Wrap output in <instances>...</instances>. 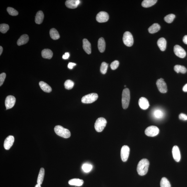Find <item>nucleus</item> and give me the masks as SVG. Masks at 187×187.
<instances>
[{"label": "nucleus", "instance_id": "nucleus-9", "mask_svg": "<svg viewBox=\"0 0 187 187\" xmlns=\"http://www.w3.org/2000/svg\"><path fill=\"white\" fill-rule=\"evenodd\" d=\"M129 147L125 145L122 147L121 150V156L122 160L124 162L127 161L130 154Z\"/></svg>", "mask_w": 187, "mask_h": 187}, {"label": "nucleus", "instance_id": "nucleus-6", "mask_svg": "<svg viewBox=\"0 0 187 187\" xmlns=\"http://www.w3.org/2000/svg\"><path fill=\"white\" fill-rule=\"evenodd\" d=\"M123 40L124 43L127 47H131L134 44V41L132 35L129 32L127 31L124 33Z\"/></svg>", "mask_w": 187, "mask_h": 187}, {"label": "nucleus", "instance_id": "nucleus-12", "mask_svg": "<svg viewBox=\"0 0 187 187\" xmlns=\"http://www.w3.org/2000/svg\"><path fill=\"white\" fill-rule=\"evenodd\" d=\"M96 19L99 22H107L109 19V14L106 12H100L97 15Z\"/></svg>", "mask_w": 187, "mask_h": 187}, {"label": "nucleus", "instance_id": "nucleus-5", "mask_svg": "<svg viewBox=\"0 0 187 187\" xmlns=\"http://www.w3.org/2000/svg\"><path fill=\"white\" fill-rule=\"evenodd\" d=\"M98 95L97 94L92 93L83 96L81 99V102L85 104L92 103L97 100Z\"/></svg>", "mask_w": 187, "mask_h": 187}, {"label": "nucleus", "instance_id": "nucleus-13", "mask_svg": "<svg viewBox=\"0 0 187 187\" xmlns=\"http://www.w3.org/2000/svg\"><path fill=\"white\" fill-rule=\"evenodd\" d=\"M14 141V137L12 136H9L7 137L4 141V146L6 150L10 149L13 146Z\"/></svg>", "mask_w": 187, "mask_h": 187}, {"label": "nucleus", "instance_id": "nucleus-46", "mask_svg": "<svg viewBox=\"0 0 187 187\" xmlns=\"http://www.w3.org/2000/svg\"><path fill=\"white\" fill-rule=\"evenodd\" d=\"M35 187H41V185H40L39 184H37L36 185V186H35Z\"/></svg>", "mask_w": 187, "mask_h": 187}, {"label": "nucleus", "instance_id": "nucleus-34", "mask_svg": "<svg viewBox=\"0 0 187 187\" xmlns=\"http://www.w3.org/2000/svg\"><path fill=\"white\" fill-rule=\"evenodd\" d=\"M108 67V64L105 62H103L101 64L100 67V71L103 74H105L106 73L107 71Z\"/></svg>", "mask_w": 187, "mask_h": 187}, {"label": "nucleus", "instance_id": "nucleus-18", "mask_svg": "<svg viewBox=\"0 0 187 187\" xmlns=\"http://www.w3.org/2000/svg\"><path fill=\"white\" fill-rule=\"evenodd\" d=\"M83 48L85 52L88 54L91 53V44L87 39L85 38L83 40Z\"/></svg>", "mask_w": 187, "mask_h": 187}, {"label": "nucleus", "instance_id": "nucleus-26", "mask_svg": "<svg viewBox=\"0 0 187 187\" xmlns=\"http://www.w3.org/2000/svg\"><path fill=\"white\" fill-rule=\"evenodd\" d=\"M160 28V26L159 24L154 23L149 27L148 30L150 33L154 34L159 31Z\"/></svg>", "mask_w": 187, "mask_h": 187}, {"label": "nucleus", "instance_id": "nucleus-28", "mask_svg": "<svg viewBox=\"0 0 187 187\" xmlns=\"http://www.w3.org/2000/svg\"><path fill=\"white\" fill-rule=\"evenodd\" d=\"M51 37L54 40H57L60 38V35L58 32L54 28H52L50 31Z\"/></svg>", "mask_w": 187, "mask_h": 187}, {"label": "nucleus", "instance_id": "nucleus-41", "mask_svg": "<svg viewBox=\"0 0 187 187\" xmlns=\"http://www.w3.org/2000/svg\"><path fill=\"white\" fill-rule=\"evenodd\" d=\"M76 63H75L69 62L68 65V67L69 69H73V67L76 66Z\"/></svg>", "mask_w": 187, "mask_h": 187}, {"label": "nucleus", "instance_id": "nucleus-2", "mask_svg": "<svg viewBox=\"0 0 187 187\" xmlns=\"http://www.w3.org/2000/svg\"><path fill=\"white\" fill-rule=\"evenodd\" d=\"M130 99V92L129 89L125 88L123 90L122 94V106L124 109H126L128 108Z\"/></svg>", "mask_w": 187, "mask_h": 187}, {"label": "nucleus", "instance_id": "nucleus-3", "mask_svg": "<svg viewBox=\"0 0 187 187\" xmlns=\"http://www.w3.org/2000/svg\"><path fill=\"white\" fill-rule=\"evenodd\" d=\"M54 130L56 134L64 138H69L71 136L70 131L67 129L64 128L61 125L56 126L55 127Z\"/></svg>", "mask_w": 187, "mask_h": 187}, {"label": "nucleus", "instance_id": "nucleus-35", "mask_svg": "<svg viewBox=\"0 0 187 187\" xmlns=\"http://www.w3.org/2000/svg\"><path fill=\"white\" fill-rule=\"evenodd\" d=\"M93 168L91 164H84L82 165V170L85 172L88 173L91 171Z\"/></svg>", "mask_w": 187, "mask_h": 187}, {"label": "nucleus", "instance_id": "nucleus-1", "mask_svg": "<svg viewBox=\"0 0 187 187\" xmlns=\"http://www.w3.org/2000/svg\"><path fill=\"white\" fill-rule=\"evenodd\" d=\"M149 166V160L147 159H141L139 162L137 167V171L138 174L144 176L148 172Z\"/></svg>", "mask_w": 187, "mask_h": 187}, {"label": "nucleus", "instance_id": "nucleus-43", "mask_svg": "<svg viewBox=\"0 0 187 187\" xmlns=\"http://www.w3.org/2000/svg\"><path fill=\"white\" fill-rule=\"evenodd\" d=\"M183 41V42L185 44L187 45V35H186V36H184Z\"/></svg>", "mask_w": 187, "mask_h": 187}, {"label": "nucleus", "instance_id": "nucleus-4", "mask_svg": "<svg viewBox=\"0 0 187 187\" xmlns=\"http://www.w3.org/2000/svg\"><path fill=\"white\" fill-rule=\"evenodd\" d=\"M107 121L103 117H100L96 121L94 127L97 132H101L103 131L106 125Z\"/></svg>", "mask_w": 187, "mask_h": 187}, {"label": "nucleus", "instance_id": "nucleus-27", "mask_svg": "<svg viewBox=\"0 0 187 187\" xmlns=\"http://www.w3.org/2000/svg\"><path fill=\"white\" fill-rule=\"evenodd\" d=\"M45 170L43 168H41L40 170L39 173L38 174V178L37 179V184L41 185L42 184L43 181L44 176H45Z\"/></svg>", "mask_w": 187, "mask_h": 187}, {"label": "nucleus", "instance_id": "nucleus-11", "mask_svg": "<svg viewBox=\"0 0 187 187\" xmlns=\"http://www.w3.org/2000/svg\"><path fill=\"white\" fill-rule=\"evenodd\" d=\"M16 102V99L14 96L12 95L8 96L7 97L5 101V105L6 110L12 108Z\"/></svg>", "mask_w": 187, "mask_h": 187}, {"label": "nucleus", "instance_id": "nucleus-14", "mask_svg": "<svg viewBox=\"0 0 187 187\" xmlns=\"http://www.w3.org/2000/svg\"><path fill=\"white\" fill-rule=\"evenodd\" d=\"M172 154L174 159L176 162H179L181 160V154L178 146H175L172 149Z\"/></svg>", "mask_w": 187, "mask_h": 187}, {"label": "nucleus", "instance_id": "nucleus-23", "mask_svg": "<svg viewBox=\"0 0 187 187\" xmlns=\"http://www.w3.org/2000/svg\"><path fill=\"white\" fill-rule=\"evenodd\" d=\"M39 85L42 90L46 93H50L52 91L51 87L44 81H41L39 82Z\"/></svg>", "mask_w": 187, "mask_h": 187}, {"label": "nucleus", "instance_id": "nucleus-29", "mask_svg": "<svg viewBox=\"0 0 187 187\" xmlns=\"http://www.w3.org/2000/svg\"><path fill=\"white\" fill-rule=\"evenodd\" d=\"M174 70L178 73L181 72V73H185L187 71V69L185 67L180 65H176L175 66Z\"/></svg>", "mask_w": 187, "mask_h": 187}, {"label": "nucleus", "instance_id": "nucleus-37", "mask_svg": "<svg viewBox=\"0 0 187 187\" xmlns=\"http://www.w3.org/2000/svg\"><path fill=\"white\" fill-rule=\"evenodd\" d=\"M7 10V11L9 14L11 15V16H16L18 14V12L16 10L13 8L11 7H8Z\"/></svg>", "mask_w": 187, "mask_h": 187}, {"label": "nucleus", "instance_id": "nucleus-17", "mask_svg": "<svg viewBox=\"0 0 187 187\" xmlns=\"http://www.w3.org/2000/svg\"><path fill=\"white\" fill-rule=\"evenodd\" d=\"M157 45L159 49L161 51H164L166 50V41L163 37L159 38L157 41Z\"/></svg>", "mask_w": 187, "mask_h": 187}, {"label": "nucleus", "instance_id": "nucleus-19", "mask_svg": "<svg viewBox=\"0 0 187 187\" xmlns=\"http://www.w3.org/2000/svg\"><path fill=\"white\" fill-rule=\"evenodd\" d=\"M98 47L100 52L102 53L105 51L106 44H105V40L103 37H101L99 39L98 42Z\"/></svg>", "mask_w": 187, "mask_h": 187}, {"label": "nucleus", "instance_id": "nucleus-22", "mask_svg": "<svg viewBox=\"0 0 187 187\" xmlns=\"http://www.w3.org/2000/svg\"><path fill=\"white\" fill-rule=\"evenodd\" d=\"M44 15L43 12L42 11H39L36 14L35 17V22L36 23L40 24L43 21Z\"/></svg>", "mask_w": 187, "mask_h": 187}, {"label": "nucleus", "instance_id": "nucleus-45", "mask_svg": "<svg viewBox=\"0 0 187 187\" xmlns=\"http://www.w3.org/2000/svg\"><path fill=\"white\" fill-rule=\"evenodd\" d=\"M3 47H2V46H1L0 47V55H2V52H3Z\"/></svg>", "mask_w": 187, "mask_h": 187}, {"label": "nucleus", "instance_id": "nucleus-16", "mask_svg": "<svg viewBox=\"0 0 187 187\" xmlns=\"http://www.w3.org/2000/svg\"><path fill=\"white\" fill-rule=\"evenodd\" d=\"M139 105L142 109L146 110L148 109L149 104L148 100L146 98L141 97L139 101Z\"/></svg>", "mask_w": 187, "mask_h": 187}, {"label": "nucleus", "instance_id": "nucleus-42", "mask_svg": "<svg viewBox=\"0 0 187 187\" xmlns=\"http://www.w3.org/2000/svg\"><path fill=\"white\" fill-rule=\"evenodd\" d=\"M70 55L69 52H66L65 54L62 56V58L64 59H68Z\"/></svg>", "mask_w": 187, "mask_h": 187}, {"label": "nucleus", "instance_id": "nucleus-33", "mask_svg": "<svg viewBox=\"0 0 187 187\" xmlns=\"http://www.w3.org/2000/svg\"><path fill=\"white\" fill-rule=\"evenodd\" d=\"M175 17V16L173 14H170L167 15L164 17V20L168 23H170L173 22Z\"/></svg>", "mask_w": 187, "mask_h": 187}, {"label": "nucleus", "instance_id": "nucleus-7", "mask_svg": "<svg viewBox=\"0 0 187 187\" xmlns=\"http://www.w3.org/2000/svg\"><path fill=\"white\" fill-rule=\"evenodd\" d=\"M159 130L158 127L155 126H150L146 128L145 134L149 137H155L159 134Z\"/></svg>", "mask_w": 187, "mask_h": 187}, {"label": "nucleus", "instance_id": "nucleus-25", "mask_svg": "<svg viewBox=\"0 0 187 187\" xmlns=\"http://www.w3.org/2000/svg\"><path fill=\"white\" fill-rule=\"evenodd\" d=\"M157 0H144L142 3V6L148 8L153 6L157 2Z\"/></svg>", "mask_w": 187, "mask_h": 187}, {"label": "nucleus", "instance_id": "nucleus-15", "mask_svg": "<svg viewBox=\"0 0 187 187\" xmlns=\"http://www.w3.org/2000/svg\"><path fill=\"white\" fill-rule=\"evenodd\" d=\"M80 3L79 0H67L66 2L65 5L69 8L75 9L77 7Z\"/></svg>", "mask_w": 187, "mask_h": 187}, {"label": "nucleus", "instance_id": "nucleus-8", "mask_svg": "<svg viewBox=\"0 0 187 187\" xmlns=\"http://www.w3.org/2000/svg\"><path fill=\"white\" fill-rule=\"evenodd\" d=\"M156 85L159 92L161 93H166L168 88L166 82L164 81L163 79L160 78L157 80L156 82Z\"/></svg>", "mask_w": 187, "mask_h": 187}, {"label": "nucleus", "instance_id": "nucleus-30", "mask_svg": "<svg viewBox=\"0 0 187 187\" xmlns=\"http://www.w3.org/2000/svg\"><path fill=\"white\" fill-rule=\"evenodd\" d=\"M154 116L155 118L157 119H161L163 117L164 113L161 110L157 109L155 110L154 112Z\"/></svg>", "mask_w": 187, "mask_h": 187}, {"label": "nucleus", "instance_id": "nucleus-21", "mask_svg": "<svg viewBox=\"0 0 187 187\" xmlns=\"http://www.w3.org/2000/svg\"><path fill=\"white\" fill-rule=\"evenodd\" d=\"M41 55L43 58L50 59L52 58L53 53L50 49H45L42 51Z\"/></svg>", "mask_w": 187, "mask_h": 187}, {"label": "nucleus", "instance_id": "nucleus-40", "mask_svg": "<svg viewBox=\"0 0 187 187\" xmlns=\"http://www.w3.org/2000/svg\"><path fill=\"white\" fill-rule=\"evenodd\" d=\"M180 119L183 121L187 120V115L184 113H181L179 116Z\"/></svg>", "mask_w": 187, "mask_h": 187}, {"label": "nucleus", "instance_id": "nucleus-38", "mask_svg": "<svg viewBox=\"0 0 187 187\" xmlns=\"http://www.w3.org/2000/svg\"><path fill=\"white\" fill-rule=\"evenodd\" d=\"M119 65V62L117 60H115L112 62L110 65L111 68L112 70H114L117 68Z\"/></svg>", "mask_w": 187, "mask_h": 187}, {"label": "nucleus", "instance_id": "nucleus-10", "mask_svg": "<svg viewBox=\"0 0 187 187\" xmlns=\"http://www.w3.org/2000/svg\"><path fill=\"white\" fill-rule=\"evenodd\" d=\"M174 51L176 55L180 58H184L186 56L185 50L179 45H176L174 46Z\"/></svg>", "mask_w": 187, "mask_h": 187}, {"label": "nucleus", "instance_id": "nucleus-31", "mask_svg": "<svg viewBox=\"0 0 187 187\" xmlns=\"http://www.w3.org/2000/svg\"><path fill=\"white\" fill-rule=\"evenodd\" d=\"M160 187H171V185L168 179L164 177L161 179L160 182Z\"/></svg>", "mask_w": 187, "mask_h": 187}, {"label": "nucleus", "instance_id": "nucleus-32", "mask_svg": "<svg viewBox=\"0 0 187 187\" xmlns=\"http://www.w3.org/2000/svg\"><path fill=\"white\" fill-rule=\"evenodd\" d=\"M74 82L70 80H67L64 83L65 88L68 90H70L72 89L74 86Z\"/></svg>", "mask_w": 187, "mask_h": 187}, {"label": "nucleus", "instance_id": "nucleus-20", "mask_svg": "<svg viewBox=\"0 0 187 187\" xmlns=\"http://www.w3.org/2000/svg\"><path fill=\"white\" fill-rule=\"evenodd\" d=\"M29 40V37L27 35H22L19 38L17 42V44L18 46L25 45L27 43Z\"/></svg>", "mask_w": 187, "mask_h": 187}, {"label": "nucleus", "instance_id": "nucleus-36", "mask_svg": "<svg viewBox=\"0 0 187 187\" xmlns=\"http://www.w3.org/2000/svg\"><path fill=\"white\" fill-rule=\"evenodd\" d=\"M9 26L6 24H2L0 25V31L3 33H5L9 29Z\"/></svg>", "mask_w": 187, "mask_h": 187}, {"label": "nucleus", "instance_id": "nucleus-39", "mask_svg": "<svg viewBox=\"0 0 187 187\" xmlns=\"http://www.w3.org/2000/svg\"><path fill=\"white\" fill-rule=\"evenodd\" d=\"M6 77V74L5 73H2L0 75V86H1L3 84Z\"/></svg>", "mask_w": 187, "mask_h": 187}, {"label": "nucleus", "instance_id": "nucleus-24", "mask_svg": "<svg viewBox=\"0 0 187 187\" xmlns=\"http://www.w3.org/2000/svg\"><path fill=\"white\" fill-rule=\"evenodd\" d=\"M68 183L70 185L80 186L83 185V181L82 180H80V179H72L69 180Z\"/></svg>", "mask_w": 187, "mask_h": 187}, {"label": "nucleus", "instance_id": "nucleus-47", "mask_svg": "<svg viewBox=\"0 0 187 187\" xmlns=\"http://www.w3.org/2000/svg\"><path fill=\"white\" fill-rule=\"evenodd\" d=\"M126 85H125V87H126Z\"/></svg>", "mask_w": 187, "mask_h": 187}, {"label": "nucleus", "instance_id": "nucleus-44", "mask_svg": "<svg viewBox=\"0 0 187 187\" xmlns=\"http://www.w3.org/2000/svg\"><path fill=\"white\" fill-rule=\"evenodd\" d=\"M183 90L184 92H187V83L185 85L183 88Z\"/></svg>", "mask_w": 187, "mask_h": 187}]
</instances>
